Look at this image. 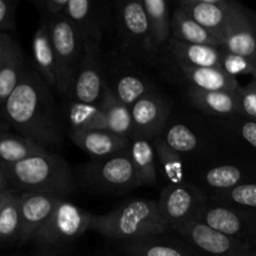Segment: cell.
<instances>
[{"label": "cell", "mask_w": 256, "mask_h": 256, "mask_svg": "<svg viewBox=\"0 0 256 256\" xmlns=\"http://www.w3.org/2000/svg\"><path fill=\"white\" fill-rule=\"evenodd\" d=\"M49 88L36 69L28 66L16 89L2 108V120H6L18 134L46 149L60 145L64 139Z\"/></svg>", "instance_id": "obj_1"}, {"label": "cell", "mask_w": 256, "mask_h": 256, "mask_svg": "<svg viewBox=\"0 0 256 256\" xmlns=\"http://www.w3.org/2000/svg\"><path fill=\"white\" fill-rule=\"evenodd\" d=\"M0 175L19 194L34 192L65 199L75 190V179L68 162L54 152L0 166Z\"/></svg>", "instance_id": "obj_2"}, {"label": "cell", "mask_w": 256, "mask_h": 256, "mask_svg": "<svg viewBox=\"0 0 256 256\" xmlns=\"http://www.w3.org/2000/svg\"><path fill=\"white\" fill-rule=\"evenodd\" d=\"M90 230L118 242L164 235L170 226L154 200L134 199L104 215H92Z\"/></svg>", "instance_id": "obj_3"}, {"label": "cell", "mask_w": 256, "mask_h": 256, "mask_svg": "<svg viewBox=\"0 0 256 256\" xmlns=\"http://www.w3.org/2000/svg\"><path fill=\"white\" fill-rule=\"evenodd\" d=\"M92 214L62 199L46 224L34 235L32 256H65L90 230Z\"/></svg>", "instance_id": "obj_4"}, {"label": "cell", "mask_w": 256, "mask_h": 256, "mask_svg": "<svg viewBox=\"0 0 256 256\" xmlns=\"http://www.w3.org/2000/svg\"><path fill=\"white\" fill-rule=\"evenodd\" d=\"M48 22L56 62V89L62 94H68L82 59L84 42L74 24L65 15Z\"/></svg>", "instance_id": "obj_5"}, {"label": "cell", "mask_w": 256, "mask_h": 256, "mask_svg": "<svg viewBox=\"0 0 256 256\" xmlns=\"http://www.w3.org/2000/svg\"><path fill=\"white\" fill-rule=\"evenodd\" d=\"M82 172L85 184L100 192L124 194L139 186L129 150L106 159L92 160Z\"/></svg>", "instance_id": "obj_6"}, {"label": "cell", "mask_w": 256, "mask_h": 256, "mask_svg": "<svg viewBox=\"0 0 256 256\" xmlns=\"http://www.w3.org/2000/svg\"><path fill=\"white\" fill-rule=\"evenodd\" d=\"M170 230L204 256H256V249L248 242L222 234L199 222H185Z\"/></svg>", "instance_id": "obj_7"}, {"label": "cell", "mask_w": 256, "mask_h": 256, "mask_svg": "<svg viewBox=\"0 0 256 256\" xmlns=\"http://www.w3.org/2000/svg\"><path fill=\"white\" fill-rule=\"evenodd\" d=\"M108 88L100 45L86 42L78 72L72 79L69 95L72 102L100 105Z\"/></svg>", "instance_id": "obj_8"}, {"label": "cell", "mask_w": 256, "mask_h": 256, "mask_svg": "<svg viewBox=\"0 0 256 256\" xmlns=\"http://www.w3.org/2000/svg\"><path fill=\"white\" fill-rule=\"evenodd\" d=\"M209 202L206 192L192 182L166 185L158 202L159 209L170 229L185 222H195Z\"/></svg>", "instance_id": "obj_9"}, {"label": "cell", "mask_w": 256, "mask_h": 256, "mask_svg": "<svg viewBox=\"0 0 256 256\" xmlns=\"http://www.w3.org/2000/svg\"><path fill=\"white\" fill-rule=\"evenodd\" d=\"M116 20L120 36L128 52L152 59L158 52L150 32L142 0L118 2Z\"/></svg>", "instance_id": "obj_10"}, {"label": "cell", "mask_w": 256, "mask_h": 256, "mask_svg": "<svg viewBox=\"0 0 256 256\" xmlns=\"http://www.w3.org/2000/svg\"><path fill=\"white\" fill-rule=\"evenodd\" d=\"M212 229L248 242L256 249V212L208 202L196 220Z\"/></svg>", "instance_id": "obj_11"}, {"label": "cell", "mask_w": 256, "mask_h": 256, "mask_svg": "<svg viewBox=\"0 0 256 256\" xmlns=\"http://www.w3.org/2000/svg\"><path fill=\"white\" fill-rule=\"evenodd\" d=\"M179 8L222 40L242 4L232 0H182Z\"/></svg>", "instance_id": "obj_12"}, {"label": "cell", "mask_w": 256, "mask_h": 256, "mask_svg": "<svg viewBox=\"0 0 256 256\" xmlns=\"http://www.w3.org/2000/svg\"><path fill=\"white\" fill-rule=\"evenodd\" d=\"M170 104L158 92H150L132 108L134 135L132 138H146L155 140L168 126Z\"/></svg>", "instance_id": "obj_13"}, {"label": "cell", "mask_w": 256, "mask_h": 256, "mask_svg": "<svg viewBox=\"0 0 256 256\" xmlns=\"http://www.w3.org/2000/svg\"><path fill=\"white\" fill-rule=\"evenodd\" d=\"M102 6L94 0H69L65 16L76 28L84 44H102L108 12Z\"/></svg>", "instance_id": "obj_14"}, {"label": "cell", "mask_w": 256, "mask_h": 256, "mask_svg": "<svg viewBox=\"0 0 256 256\" xmlns=\"http://www.w3.org/2000/svg\"><path fill=\"white\" fill-rule=\"evenodd\" d=\"M28 65L19 42L6 32H0V104L2 108L24 76Z\"/></svg>", "instance_id": "obj_15"}, {"label": "cell", "mask_w": 256, "mask_h": 256, "mask_svg": "<svg viewBox=\"0 0 256 256\" xmlns=\"http://www.w3.org/2000/svg\"><path fill=\"white\" fill-rule=\"evenodd\" d=\"M224 52L256 62V14L242 5L222 36Z\"/></svg>", "instance_id": "obj_16"}, {"label": "cell", "mask_w": 256, "mask_h": 256, "mask_svg": "<svg viewBox=\"0 0 256 256\" xmlns=\"http://www.w3.org/2000/svg\"><path fill=\"white\" fill-rule=\"evenodd\" d=\"M22 195V235L19 246L32 242L34 235L52 216L62 199L52 195L25 192Z\"/></svg>", "instance_id": "obj_17"}, {"label": "cell", "mask_w": 256, "mask_h": 256, "mask_svg": "<svg viewBox=\"0 0 256 256\" xmlns=\"http://www.w3.org/2000/svg\"><path fill=\"white\" fill-rule=\"evenodd\" d=\"M72 142L92 158V160L106 159L128 152L132 139L114 134L109 130H89V132H70Z\"/></svg>", "instance_id": "obj_18"}, {"label": "cell", "mask_w": 256, "mask_h": 256, "mask_svg": "<svg viewBox=\"0 0 256 256\" xmlns=\"http://www.w3.org/2000/svg\"><path fill=\"white\" fill-rule=\"evenodd\" d=\"M120 250L128 256H204L184 239L166 234L122 242Z\"/></svg>", "instance_id": "obj_19"}, {"label": "cell", "mask_w": 256, "mask_h": 256, "mask_svg": "<svg viewBox=\"0 0 256 256\" xmlns=\"http://www.w3.org/2000/svg\"><path fill=\"white\" fill-rule=\"evenodd\" d=\"M22 195L0 175V242L19 245L22 235Z\"/></svg>", "instance_id": "obj_20"}, {"label": "cell", "mask_w": 256, "mask_h": 256, "mask_svg": "<svg viewBox=\"0 0 256 256\" xmlns=\"http://www.w3.org/2000/svg\"><path fill=\"white\" fill-rule=\"evenodd\" d=\"M200 179L202 185V189L210 192L209 196L232 190L246 182H255L254 180H252V170L232 162L206 168L200 172Z\"/></svg>", "instance_id": "obj_21"}, {"label": "cell", "mask_w": 256, "mask_h": 256, "mask_svg": "<svg viewBox=\"0 0 256 256\" xmlns=\"http://www.w3.org/2000/svg\"><path fill=\"white\" fill-rule=\"evenodd\" d=\"M165 49L176 65L190 68H220L222 64V48L184 44L172 38Z\"/></svg>", "instance_id": "obj_22"}, {"label": "cell", "mask_w": 256, "mask_h": 256, "mask_svg": "<svg viewBox=\"0 0 256 256\" xmlns=\"http://www.w3.org/2000/svg\"><path fill=\"white\" fill-rule=\"evenodd\" d=\"M192 89L202 92H228L236 94L242 85L222 68H190L176 65Z\"/></svg>", "instance_id": "obj_23"}, {"label": "cell", "mask_w": 256, "mask_h": 256, "mask_svg": "<svg viewBox=\"0 0 256 256\" xmlns=\"http://www.w3.org/2000/svg\"><path fill=\"white\" fill-rule=\"evenodd\" d=\"M32 62L35 69L49 86L56 88V62L50 25L48 20L38 26L32 38Z\"/></svg>", "instance_id": "obj_24"}, {"label": "cell", "mask_w": 256, "mask_h": 256, "mask_svg": "<svg viewBox=\"0 0 256 256\" xmlns=\"http://www.w3.org/2000/svg\"><path fill=\"white\" fill-rule=\"evenodd\" d=\"M172 38L184 44L208 45L215 48L222 46V38L205 29L180 8H178L172 14Z\"/></svg>", "instance_id": "obj_25"}, {"label": "cell", "mask_w": 256, "mask_h": 256, "mask_svg": "<svg viewBox=\"0 0 256 256\" xmlns=\"http://www.w3.org/2000/svg\"><path fill=\"white\" fill-rule=\"evenodd\" d=\"M129 152L139 186H155L158 184L159 168L154 140L146 138H132Z\"/></svg>", "instance_id": "obj_26"}, {"label": "cell", "mask_w": 256, "mask_h": 256, "mask_svg": "<svg viewBox=\"0 0 256 256\" xmlns=\"http://www.w3.org/2000/svg\"><path fill=\"white\" fill-rule=\"evenodd\" d=\"M189 100L202 112L212 116L225 118L238 116V98L234 92H202L188 89Z\"/></svg>", "instance_id": "obj_27"}, {"label": "cell", "mask_w": 256, "mask_h": 256, "mask_svg": "<svg viewBox=\"0 0 256 256\" xmlns=\"http://www.w3.org/2000/svg\"><path fill=\"white\" fill-rule=\"evenodd\" d=\"M49 149L19 134L2 132L0 136V158L2 165H12L30 158L45 155Z\"/></svg>", "instance_id": "obj_28"}, {"label": "cell", "mask_w": 256, "mask_h": 256, "mask_svg": "<svg viewBox=\"0 0 256 256\" xmlns=\"http://www.w3.org/2000/svg\"><path fill=\"white\" fill-rule=\"evenodd\" d=\"M100 108L106 116L108 130L114 134L132 139L134 135V124H132V109L122 104L110 90L109 85L106 88L104 98L100 102Z\"/></svg>", "instance_id": "obj_29"}, {"label": "cell", "mask_w": 256, "mask_h": 256, "mask_svg": "<svg viewBox=\"0 0 256 256\" xmlns=\"http://www.w3.org/2000/svg\"><path fill=\"white\" fill-rule=\"evenodd\" d=\"M152 42L158 50L165 48L172 39V15H170L169 2L166 0H142Z\"/></svg>", "instance_id": "obj_30"}, {"label": "cell", "mask_w": 256, "mask_h": 256, "mask_svg": "<svg viewBox=\"0 0 256 256\" xmlns=\"http://www.w3.org/2000/svg\"><path fill=\"white\" fill-rule=\"evenodd\" d=\"M68 122L72 130L89 132V130H108L106 116L100 105L82 104L72 102L66 110Z\"/></svg>", "instance_id": "obj_31"}, {"label": "cell", "mask_w": 256, "mask_h": 256, "mask_svg": "<svg viewBox=\"0 0 256 256\" xmlns=\"http://www.w3.org/2000/svg\"><path fill=\"white\" fill-rule=\"evenodd\" d=\"M109 88L115 96L130 109L139 100L154 92L152 84L145 78L132 72L119 75L114 80V84L109 85Z\"/></svg>", "instance_id": "obj_32"}, {"label": "cell", "mask_w": 256, "mask_h": 256, "mask_svg": "<svg viewBox=\"0 0 256 256\" xmlns=\"http://www.w3.org/2000/svg\"><path fill=\"white\" fill-rule=\"evenodd\" d=\"M160 136L170 149L176 152L182 156L195 154L199 152V148L202 145L199 135L192 128L182 122H174L172 125L168 124Z\"/></svg>", "instance_id": "obj_33"}, {"label": "cell", "mask_w": 256, "mask_h": 256, "mask_svg": "<svg viewBox=\"0 0 256 256\" xmlns=\"http://www.w3.org/2000/svg\"><path fill=\"white\" fill-rule=\"evenodd\" d=\"M155 152H156L158 168L166 178L168 185H179L184 182V156L170 149L162 136L154 140Z\"/></svg>", "instance_id": "obj_34"}, {"label": "cell", "mask_w": 256, "mask_h": 256, "mask_svg": "<svg viewBox=\"0 0 256 256\" xmlns=\"http://www.w3.org/2000/svg\"><path fill=\"white\" fill-rule=\"evenodd\" d=\"M209 202L222 206L238 208L256 212V182H246L232 190L210 195Z\"/></svg>", "instance_id": "obj_35"}, {"label": "cell", "mask_w": 256, "mask_h": 256, "mask_svg": "<svg viewBox=\"0 0 256 256\" xmlns=\"http://www.w3.org/2000/svg\"><path fill=\"white\" fill-rule=\"evenodd\" d=\"M224 126L242 142L256 149V122L244 119L242 116L225 118Z\"/></svg>", "instance_id": "obj_36"}, {"label": "cell", "mask_w": 256, "mask_h": 256, "mask_svg": "<svg viewBox=\"0 0 256 256\" xmlns=\"http://www.w3.org/2000/svg\"><path fill=\"white\" fill-rule=\"evenodd\" d=\"M238 112L244 119L256 122V82L252 79L245 86H240L236 92Z\"/></svg>", "instance_id": "obj_37"}, {"label": "cell", "mask_w": 256, "mask_h": 256, "mask_svg": "<svg viewBox=\"0 0 256 256\" xmlns=\"http://www.w3.org/2000/svg\"><path fill=\"white\" fill-rule=\"evenodd\" d=\"M254 65L255 62H252V60L245 59V58L239 56V55L230 54V52H226L222 50V59L220 68L226 74L235 78V79H238L239 75H252V72H254Z\"/></svg>", "instance_id": "obj_38"}, {"label": "cell", "mask_w": 256, "mask_h": 256, "mask_svg": "<svg viewBox=\"0 0 256 256\" xmlns=\"http://www.w3.org/2000/svg\"><path fill=\"white\" fill-rule=\"evenodd\" d=\"M19 2V0H0V32L10 35L15 32Z\"/></svg>", "instance_id": "obj_39"}, {"label": "cell", "mask_w": 256, "mask_h": 256, "mask_svg": "<svg viewBox=\"0 0 256 256\" xmlns=\"http://www.w3.org/2000/svg\"><path fill=\"white\" fill-rule=\"evenodd\" d=\"M34 4L44 19L52 20L64 16L69 0H35Z\"/></svg>", "instance_id": "obj_40"}, {"label": "cell", "mask_w": 256, "mask_h": 256, "mask_svg": "<svg viewBox=\"0 0 256 256\" xmlns=\"http://www.w3.org/2000/svg\"><path fill=\"white\" fill-rule=\"evenodd\" d=\"M252 79L256 82V66L254 65V72H252Z\"/></svg>", "instance_id": "obj_41"}, {"label": "cell", "mask_w": 256, "mask_h": 256, "mask_svg": "<svg viewBox=\"0 0 256 256\" xmlns=\"http://www.w3.org/2000/svg\"><path fill=\"white\" fill-rule=\"evenodd\" d=\"M255 66H256V62H255Z\"/></svg>", "instance_id": "obj_42"}]
</instances>
